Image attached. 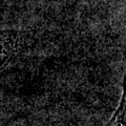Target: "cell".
<instances>
[{"instance_id": "cell-2", "label": "cell", "mask_w": 126, "mask_h": 126, "mask_svg": "<svg viewBox=\"0 0 126 126\" xmlns=\"http://www.w3.org/2000/svg\"><path fill=\"white\" fill-rule=\"evenodd\" d=\"M105 126H125V96L122 94L121 102L111 119Z\"/></svg>"}, {"instance_id": "cell-1", "label": "cell", "mask_w": 126, "mask_h": 126, "mask_svg": "<svg viewBox=\"0 0 126 126\" xmlns=\"http://www.w3.org/2000/svg\"><path fill=\"white\" fill-rule=\"evenodd\" d=\"M23 32L0 30V73L24 48Z\"/></svg>"}]
</instances>
